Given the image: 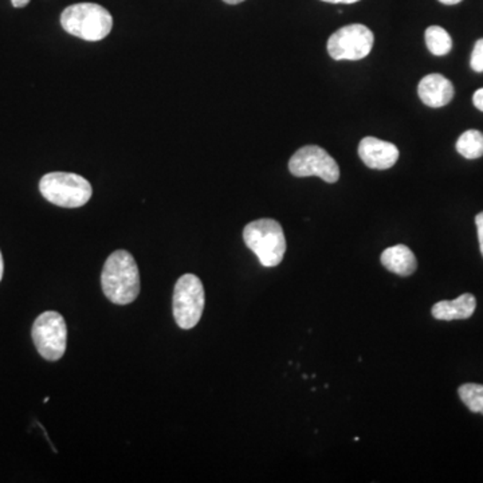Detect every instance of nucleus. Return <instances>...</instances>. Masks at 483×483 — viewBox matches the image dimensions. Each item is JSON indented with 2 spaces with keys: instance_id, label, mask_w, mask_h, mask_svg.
<instances>
[{
  "instance_id": "5701e85b",
  "label": "nucleus",
  "mask_w": 483,
  "mask_h": 483,
  "mask_svg": "<svg viewBox=\"0 0 483 483\" xmlns=\"http://www.w3.org/2000/svg\"><path fill=\"white\" fill-rule=\"evenodd\" d=\"M223 2L227 4H239L242 2H245V0H223Z\"/></svg>"
},
{
  "instance_id": "6ab92c4d",
  "label": "nucleus",
  "mask_w": 483,
  "mask_h": 483,
  "mask_svg": "<svg viewBox=\"0 0 483 483\" xmlns=\"http://www.w3.org/2000/svg\"><path fill=\"white\" fill-rule=\"evenodd\" d=\"M322 2H326V4H357V2H360V0H322Z\"/></svg>"
},
{
  "instance_id": "9d476101",
  "label": "nucleus",
  "mask_w": 483,
  "mask_h": 483,
  "mask_svg": "<svg viewBox=\"0 0 483 483\" xmlns=\"http://www.w3.org/2000/svg\"><path fill=\"white\" fill-rule=\"evenodd\" d=\"M418 95L425 105L430 106V108H441L453 100L454 87L450 80L443 75H426L419 82Z\"/></svg>"
},
{
  "instance_id": "dca6fc26",
  "label": "nucleus",
  "mask_w": 483,
  "mask_h": 483,
  "mask_svg": "<svg viewBox=\"0 0 483 483\" xmlns=\"http://www.w3.org/2000/svg\"><path fill=\"white\" fill-rule=\"evenodd\" d=\"M472 70L477 73L483 72V38L478 39L475 42L474 50L472 54Z\"/></svg>"
},
{
  "instance_id": "4be33fe9",
  "label": "nucleus",
  "mask_w": 483,
  "mask_h": 483,
  "mask_svg": "<svg viewBox=\"0 0 483 483\" xmlns=\"http://www.w3.org/2000/svg\"><path fill=\"white\" fill-rule=\"evenodd\" d=\"M4 257H2V253H0V280H2V278H4Z\"/></svg>"
},
{
  "instance_id": "1a4fd4ad",
  "label": "nucleus",
  "mask_w": 483,
  "mask_h": 483,
  "mask_svg": "<svg viewBox=\"0 0 483 483\" xmlns=\"http://www.w3.org/2000/svg\"><path fill=\"white\" fill-rule=\"evenodd\" d=\"M361 161L372 170H389L399 160V150L392 142L376 137H364L358 145Z\"/></svg>"
},
{
  "instance_id": "f03ea898",
  "label": "nucleus",
  "mask_w": 483,
  "mask_h": 483,
  "mask_svg": "<svg viewBox=\"0 0 483 483\" xmlns=\"http://www.w3.org/2000/svg\"><path fill=\"white\" fill-rule=\"evenodd\" d=\"M61 25L70 35L84 39L88 42H97L111 33L113 18L100 4H77L64 10Z\"/></svg>"
},
{
  "instance_id": "39448f33",
  "label": "nucleus",
  "mask_w": 483,
  "mask_h": 483,
  "mask_svg": "<svg viewBox=\"0 0 483 483\" xmlns=\"http://www.w3.org/2000/svg\"><path fill=\"white\" fill-rule=\"evenodd\" d=\"M204 288L199 277L184 274L179 278L173 290V317L181 329H192L197 326L203 314Z\"/></svg>"
},
{
  "instance_id": "f8f14e48",
  "label": "nucleus",
  "mask_w": 483,
  "mask_h": 483,
  "mask_svg": "<svg viewBox=\"0 0 483 483\" xmlns=\"http://www.w3.org/2000/svg\"><path fill=\"white\" fill-rule=\"evenodd\" d=\"M381 264L395 274L402 275V277H409L414 274L418 267V261L415 258L411 249L404 245L392 246L386 249L381 254Z\"/></svg>"
},
{
  "instance_id": "7ed1b4c3",
  "label": "nucleus",
  "mask_w": 483,
  "mask_h": 483,
  "mask_svg": "<svg viewBox=\"0 0 483 483\" xmlns=\"http://www.w3.org/2000/svg\"><path fill=\"white\" fill-rule=\"evenodd\" d=\"M246 246L258 257L264 267H275L287 253V239L280 223L274 219H258L243 230Z\"/></svg>"
},
{
  "instance_id": "aec40b11",
  "label": "nucleus",
  "mask_w": 483,
  "mask_h": 483,
  "mask_svg": "<svg viewBox=\"0 0 483 483\" xmlns=\"http://www.w3.org/2000/svg\"><path fill=\"white\" fill-rule=\"evenodd\" d=\"M12 4L17 9H22V7H26L30 4V0H12Z\"/></svg>"
},
{
  "instance_id": "2eb2a0df",
  "label": "nucleus",
  "mask_w": 483,
  "mask_h": 483,
  "mask_svg": "<svg viewBox=\"0 0 483 483\" xmlns=\"http://www.w3.org/2000/svg\"><path fill=\"white\" fill-rule=\"evenodd\" d=\"M459 397L464 406L472 412L483 415V386L482 384L467 383L459 387Z\"/></svg>"
},
{
  "instance_id": "f3484780",
  "label": "nucleus",
  "mask_w": 483,
  "mask_h": 483,
  "mask_svg": "<svg viewBox=\"0 0 483 483\" xmlns=\"http://www.w3.org/2000/svg\"><path fill=\"white\" fill-rule=\"evenodd\" d=\"M475 225H477L480 253H482L483 257V212H480V214H478L477 217H475Z\"/></svg>"
},
{
  "instance_id": "423d86ee",
  "label": "nucleus",
  "mask_w": 483,
  "mask_h": 483,
  "mask_svg": "<svg viewBox=\"0 0 483 483\" xmlns=\"http://www.w3.org/2000/svg\"><path fill=\"white\" fill-rule=\"evenodd\" d=\"M31 336L36 350L45 360H59L66 352V322L57 311L41 314L34 322Z\"/></svg>"
},
{
  "instance_id": "6e6552de",
  "label": "nucleus",
  "mask_w": 483,
  "mask_h": 483,
  "mask_svg": "<svg viewBox=\"0 0 483 483\" xmlns=\"http://www.w3.org/2000/svg\"><path fill=\"white\" fill-rule=\"evenodd\" d=\"M289 171L297 178L318 176L326 183H336L340 179V168L336 160L317 145H306L293 155Z\"/></svg>"
},
{
  "instance_id": "20e7f679",
  "label": "nucleus",
  "mask_w": 483,
  "mask_h": 483,
  "mask_svg": "<svg viewBox=\"0 0 483 483\" xmlns=\"http://www.w3.org/2000/svg\"><path fill=\"white\" fill-rule=\"evenodd\" d=\"M39 191L48 202L64 209L85 206L92 197L89 181L77 173L50 172L39 181Z\"/></svg>"
},
{
  "instance_id": "a211bd4d",
  "label": "nucleus",
  "mask_w": 483,
  "mask_h": 483,
  "mask_svg": "<svg viewBox=\"0 0 483 483\" xmlns=\"http://www.w3.org/2000/svg\"><path fill=\"white\" fill-rule=\"evenodd\" d=\"M472 103H474L475 108L479 109L480 111H483V88L482 89H478L477 92L474 93Z\"/></svg>"
},
{
  "instance_id": "412c9836",
  "label": "nucleus",
  "mask_w": 483,
  "mask_h": 483,
  "mask_svg": "<svg viewBox=\"0 0 483 483\" xmlns=\"http://www.w3.org/2000/svg\"><path fill=\"white\" fill-rule=\"evenodd\" d=\"M441 4H448V6H454V4H461L462 0H439Z\"/></svg>"
},
{
  "instance_id": "9b49d317",
  "label": "nucleus",
  "mask_w": 483,
  "mask_h": 483,
  "mask_svg": "<svg viewBox=\"0 0 483 483\" xmlns=\"http://www.w3.org/2000/svg\"><path fill=\"white\" fill-rule=\"evenodd\" d=\"M477 308V300L470 293L459 295L454 301H441L433 306V318L441 321H453V319H467L474 314Z\"/></svg>"
},
{
  "instance_id": "4468645a",
  "label": "nucleus",
  "mask_w": 483,
  "mask_h": 483,
  "mask_svg": "<svg viewBox=\"0 0 483 483\" xmlns=\"http://www.w3.org/2000/svg\"><path fill=\"white\" fill-rule=\"evenodd\" d=\"M456 150L464 156V158L474 160L483 156V134L475 129L464 132L458 142H456Z\"/></svg>"
},
{
  "instance_id": "f257e3e1",
  "label": "nucleus",
  "mask_w": 483,
  "mask_h": 483,
  "mask_svg": "<svg viewBox=\"0 0 483 483\" xmlns=\"http://www.w3.org/2000/svg\"><path fill=\"white\" fill-rule=\"evenodd\" d=\"M104 295L116 305H128L140 293L139 267L134 256L126 250L111 254L101 274Z\"/></svg>"
},
{
  "instance_id": "ddd939ff",
  "label": "nucleus",
  "mask_w": 483,
  "mask_h": 483,
  "mask_svg": "<svg viewBox=\"0 0 483 483\" xmlns=\"http://www.w3.org/2000/svg\"><path fill=\"white\" fill-rule=\"evenodd\" d=\"M426 45L433 56H446L453 49V39L445 28L431 26L426 30Z\"/></svg>"
},
{
  "instance_id": "0eeeda50",
  "label": "nucleus",
  "mask_w": 483,
  "mask_h": 483,
  "mask_svg": "<svg viewBox=\"0 0 483 483\" xmlns=\"http://www.w3.org/2000/svg\"><path fill=\"white\" fill-rule=\"evenodd\" d=\"M375 42L372 31L364 25H348L332 34L328 53L336 61H358L371 53Z\"/></svg>"
}]
</instances>
